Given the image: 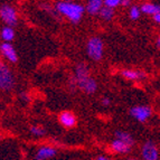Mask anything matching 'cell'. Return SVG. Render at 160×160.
<instances>
[{
    "mask_svg": "<svg viewBox=\"0 0 160 160\" xmlns=\"http://www.w3.org/2000/svg\"><path fill=\"white\" fill-rule=\"evenodd\" d=\"M55 10L71 22L78 24L84 16L85 7L74 1H58L55 3Z\"/></svg>",
    "mask_w": 160,
    "mask_h": 160,
    "instance_id": "1",
    "label": "cell"
},
{
    "mask_svg": "<svg viewBox=\"0 0 160 160\" xmlns=\"http://www.w3.org/2000/svg\"><path fill=\"white\" fill-rule=\"evenodd\" d=\"M16 80L12 71L8 65L0 61V90L5 92L11 91L15 88Z\"/></svg>",
    "mask_w": 160,
    "mask_h": 160,
    "instance_id": "2",
    "label": "cell"
},
{
    "mask_svg": "<svg viewBox=\"0 0 160 160\" xmlns=\"http://www.w3.org/2000/svg\"><path fill=\"white\" fill-rule=\"evenodd\" d=\"M104 44L100 37H91L86 43V54L94 62H99L103 57Z\"/></svg>",
    "mask_w": 160,
    "mask_h": 160,
    "instance_id": "3",
    "label": "cell"
},
{
    "mask_svg": "<svg viewBox=\"0 0 160 160\" xmlns=\"http://www.w3.org/2000/svg\"><path fill=\"white\" fill-rule=\"evenodd\" d=\"M0 19L6 26L13 28L18 24V12L16 8L10 3H1L0 5Z\"/></svg>",
    "mask_w": 160,
    "mask_h": 160,
    "instance_id": "4",
    "label": "cell"
},
{
    "mask_svg": "<svg viewBox=\"0 0 160 160\" xmlns=\"http://www.w3.org/2000/svg\"><path fill=\"white\" fill-rule=\"evenodd\" d=\"M130 115L138 122H146L152 115V109L148 105H136L130 109Z\"/></svg>",
    "mask_w": 160,
    "mask_h": 160,
    "instance_id": "5",
    "label": "cell"
},
{
    "mask_svg": "<svg viewBox=\"0 0 160 160\" xmlns=\"http://www.w3.org/2000/svg\"><path fill=\"white\" fill-rule=\"evenodd\" d=\"M141 157L143 160H158L159 159V151L158 147L151 140H147L142 144Z\"/></svg>",
    "mask_w": 160,
    "mask_h": 160,
    "instance_id": "6",
    "label": "cell"
},
{
    "mask_svg": "<svg viewBox=\"0 0 160 160\" xmlns=\"http://www.w3.org/2000/svg\"><path fill=\"white\" fill-rule=\"evenodd\" d=\"M73 80H74V78H73ZM75 83H76V88H78V90H81V91L84 92L85 94H88V95L94 94L98 91V82H96L92 76L84 78V80L78 81V82H75Z\"/></svg>",
    "mask_w": 160,
    "mask_h": 160,
    "instance_id": "7",
    "label": "cell"
},
{
    "mask_svg": "<svg viewBox=\"0 0 160 160\" xmlns=\"http://www.w3.org/2000/svg\"><path fill=\"white\" fill-rule=\"evenodd\" d=\"M0 54L5 57L9 63H17L18 62V54L16 49L10 43H1L0 44Z\"/></svg>",
    "mask_w": 160,
    "mask_h": 160,
    "instance_id": "8",
    "label": "cell"
},
{
    "mask_svg": "<svg viewBox=\"0 0 160 160\" xmlns=\"http://www.w3.org/2000/svg\"><path fill=\"white\" fill-rule=\"evenodd\" d=\"M58 121L62 126L65 127V128H68V129L75 127L76 126V123H78L76 115H75L73 112H71V111H63V112L59 113Z\"/></svg>",
    "mask_w": 160,
    "mask_h": 160,
    "instance_id": "9",
    "label": "cell"
},
{
    "mask_svg": "<svg viewBox=\"0 0 160 160\" xmlns=\"http://www.w3.org/2000/svg\"><path fill=\"white\" fill-rule=\"evenodd\" d=\"M57 153V150L51 146H42L38 148L35 155V160H48L55 157Z\"/></svg>",
    "mask_w": 160,
    "mask_h": 160,
    "instance_id": "10",
    "label": "cell"
},
{
    "mask_svg": "<svg viewBox=\"0 0 160 160\" xmlns=\"http://www.w3.org/2000/svg\"><path fill=\"white\" fill-rule=\"evenodd\" d=\"M121 76L123 78H126L127 81H131V82H139L146 78V73L142 71H138V69H122L121 71Z\"/></svg>",
    "mask_w": 160,
    "mask_h": 160,
    "instance_id": "11",
    "label": "cell"
},
{
    "mask_svg": "<svg viewBox=\"0 0 160 160\" xmlns=\"http://www.w3.org/2000/svg\"><path fill=\"white\" fill-rule=\"evenodd\" d=\"M90 76H91V72H90V67L88 66V64L82 62V63H78L75 65L74 75H73V78H74L75 82L84 80V78H90Z\"/></svg>",
    "mask_w": 160,
    "mask_h": 160,
    "instance_id": "12",
    "label": "cell"
},
{
    "mask_svg": "<svg viewBox=\"0 0 160 160\" xmlns=\"http://www.w3.org/2000/svg\"><path fill=\"white\" fill-rule=\"evenodd\" d=\"M131 146L124 143V142L118 140V139H113L111 143H110V149L111 151L115 152V153H120V155H124V153H128L131 150Z\"/></svg>",
    "mask_w": 160,
    "mask_h": 160,
    "instance_id": "13",
    "label": "cell"
},
{
    "mask_svg": "<svg viewBox=\"0 0 160 160\" xmlns=\"http://www.w3.org/2000/svg\"><path fill=\"white\" fill-rule=\"evenodd\" d=\"M103 6H104V3L102 0H88L84 7H85V11L88 15L96 16V15L100 13V11H101Z\"/></svg>",
    "mask_w": 160,
    "mask_h": 160,
    "instance_id": "14",
    "label": "cell"
},
{
    "mask_svg": "<svg viewBox=\"0 0 160 160\" xmlns=\"http://www.w3.org/2000/svg\"><path fill=\"white\" fill-rule=\"evenodd\" d=\"M141 12L144 15H149V16H155L157 13H160V5L155 2H143L140 6Z\"/></svg>",
    "mask_w": 160,
    "mask_h": 160,
    "instance_id": "15",
    "label": "cell"
},
{
    "mask_svg": "<svg viewBox=\"0 0 160 160\" xmlns=\"http://www.w3.org/2000/svg\"><path fill=\"white\" fill-rule=\"evenodd\" d=\"M114 139H118V140H120V141L129 144V146H131V147H133V144H134L133 137L131 136L129 132H127V131L115 130L114 131Z\"/></svg>",
    "mask_w": 160,
    "mask_h": 160,
    "instance_id": "16",
    "label": "cell"
},
{
    "mask_svg": "<svg viewBox=\"0 0 160 160\" xmlns=\"http://www.w3.org/2000/svg\"><path fill=\"white\" fill-rule=\"evenodd\" d=\"M0 36H1V39L5 43H10L15 38V29H13L12 27L9 26L2 27L1 30H0Z\"/></svg>",
    "mask_w": 160,
    "mask_h": 160,
    "instance_id": "17",
    "label": "cell"
},
{
    "mask_svg": "<svg viewBox=\"0 0 160 160\" xmlns=\"http://www.w3.org/2000/svg\"><path fill=\"white\" fill-rule=\"evenodd\" d=\"M114 15H115L114 9L103 6L101 11H100V13H99V17L101 19H103L104 22H111V20L114 18Z\"/></svg>",
    "mask_w": 160,
    "mask_h": 160,
    "instance_id": "18",
    "label": "cell"
},
{
    "mask_svg": "<svg viewBox=\"0 0 160 160\" xmlns=\"http://www.w3.org/2000/svg\"><path fill=\"white\" fill-rule=\"evenodd\" d=\"M141 9H140V6L137 5H131V7L129 8V17H130L131 20H138L141 16Z\"/></svg>",
    "mask_w": 160,
    "mask_h": 160,
    "instance_id": "19",
    "label": "cell"
},
{
    "mask_svg": "<svg viewBox=\"0 0 160 160\" xmlns=\"http://www.w3.org/2000/svg\"><path fill=\"white\" fill-rule=\"evenodd\" d=\"M30 133L32 134V136L35 137H43L45 136L46 133V130L44 128H42V127L39 126H32L30 127Z\"/></svg>",
    "mask_w": 160,
    "mask_h": 160,
    "instance_id": "20",
    "label": "cell"
},
{
    "mask_svg": "<svg viewBox=\"0 0 160 160\" xmlns=\"http://www.w3.org/2000/svg\"><path fill=\"white\" fill-rule=\"evenodd\" d=\"M121 2H122V0H104L103 1L105 7H109V8L112 9H115L117 7L121 6Z\"/></svg>",
    "mask_w": 160,
    "mask_h": 160,
    "instance_id": "21",
    "label": "cell"
},
{
    "mask_svg": "<svg viewBox=\"0 0 160 160\" xmlns=\"http://www.w3.org/2000/svg\"><path fill=\"white\" fill-rule=\"evenodd\" d=\"M101 104L103 107H109L110 104H111V99L108 98V96H104L103 99L101 100Z\"/></svg>",
    "mask_w": 160,
    "mask_h": 160,
    "instance_id": "22",
    "label": "cell"
},
{
    "mask_svg": "<svg viewBox=\"0 0 160 160\" xmlns=\"http://www.w3.org/2000/svg\"><path fill=\"white\" fill-rule=\"evenodd\" d=\"M20 99H22L24 101H29V95L25 93V92H22V93H20Z\"/></svg>",
    "mask_w": 160,
    "mask_h": 160,
    "instance_id": "23",
    "label": "cell"
},
{
    "mask_svg": "<svg viewBox=\"0 0 160 160\" xmlns=\"http://www.w3.org/2000/svg\"><path fill=\"white\" fill-rule=\"evenodd\" d=\"M152 19H153V22H157L158 25H160V13H157L155 16H152Z\"/></svg>",
    "mask_w": 160,
    "mask_h": 160,
    "instance_id": "24",
    "label": "cell"
},
{
    "mask_svg": "<svg viewBox=\"0 0 160 160\" xmlns=\"http://www.w3.org/2000/svg\"><path fill=\"white\" fill-rule=\"evenodd\" d=\"M121 6H123V7H131V1L130 0H122Z\"/></svg>",
    "mask_w": 160,
    "mask_h": 160,
    "instance_id": "25",
    "label": "cell"
},
{
    "mask_svg": "<svg viewBox=\"0 0 160 160\" xmlns=\"http://www.w3.org/2000/svg\"><path fill=\"white\" fill-rule=\"evenodd\" d=\"M95 160H111L110 158L105 157V156H99V157H96Z\"/></svg>",
    "mask_w": 160,
    "mask_h": 160,
    "instance_id": "26",
    "label": "cell"
},
{
    "mask_svg": "<svg viewBox=\"0 0 160 160\" xmlns=\"http://www.w3.org/2000/svg\"><path fill=\"white\" fill-rule=\"evenodd\" d=\"M156 46H157V48H160V35L157 37V39H156Z\"/></svg>",
    "mask_w": 160,
    "mask_h": 160,
    "instance_id": "27",
    "label": "cell"
},
{
    "mask_svg": "<svg viewBox=\"0 0 160 160\" xmlns=\"http://www.w3.org/2000/svg\"><path fill=\"white\" fill-rule=\"evenodd\" d=\"M128 160H137V159H134V158H130V159H128Z\"/></svg>",
    "mask_w": 160,
    "mask_h": 160,
    "instance_id": "28",
    "label": "cell"
},
{
    "mask_svg": "<svg viewBox=\"0 0 160 160\" xmlns=\"http://www.w3.org/2000/svg\"><path fill=\"white\" fill-rule=\"evenodd\" d=\"M0 40H1V36H0Z\"/></svg>",
    "mask_w": 160,
    "mask_h": 160,
    "instance_id": "29",
    "label": "cell"
},
{
    "mask_svg": "<svg viewBox=\"0 0 160 160\" xmlns=\"http://www.w3.org/2000/svg\"><path fill=\"white\" fill-rule=\"evenodd\" d=\"M0 139H1V137H0Z\"/></svg>",
    "mask_w": 160,
    "mask_h": 160,
    "instance_id": "30",
    "label": "cell"
}]
</instances>
